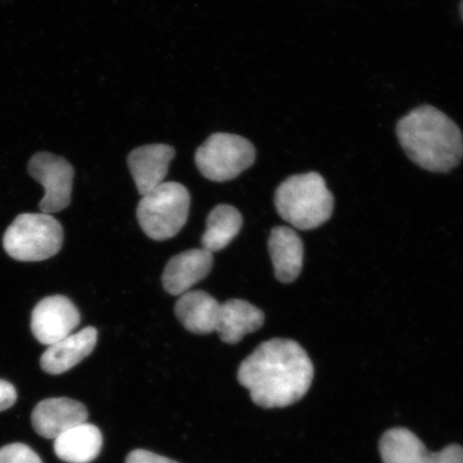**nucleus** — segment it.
Wrapping results in <instances>:
<instances>
[{
  "instance_id": "f257e3e1",
  "label": "nucleus",
  "mask_w": 463,
  "mask_h": 463,
  "mask_svg": "<svg viewBox=\"0 0 463 463\" xmlns=\"http://www.w3.org/2000/svg\"><path fill=\"white\" fill-rule=\"evenodd\" d=\"M314 375V364L297 341L276 338L260 344L241 363L237 379L258 407L276 409L303 399Z\"/></svg>"
},
{
  "instance_id": "f03ea898",
  "label": "nucleus",
  "mask_w": 463,
  "mask_h": 463,
  "mask_svg": "<svg viewBox=\"0 0 463 463\" xmlns=\"http://www.w3.org/2000/svg\"><path fill=\"white\" fill-rule=\"evenodd\" d=\"M397 136L408 157L427 171L449 172L463 158L459 127L431 106L416 108L399 120Z\"/></svg>"
},
{
  "instance_id": "7ed1b4c3",
  "label": "nucleus",
  "mask_w": 463,
  "mask_h": 463,
  "mask_svg": "<svg viewBox=\"0 0 463 463\" xmlns=\"http://www.w3.org/2000/svg\"><path fill=\"white\" fill-rule=\"evenodd\" d=\"M278 213L298 230H314L333 215L334 196L326 181L316 172L286 179L275 194Z\"/></svg>"
},
{
  "instance_id": "20e7f679",
  "label": "nucleus",
  "mask_w": 463,
  "mask_h": 463,
  "mask_svg": "<svg viewBox=\"0 0 463 463\" xmlns=\"http://www.w3.org/2000/svg\"><path fill=\"white\" fill-rule=\"evenodd\" d=\"M63 242V229L48 213H21L4 235L9 256L20 262H40L56 256Z\"/></svg>"
},
{
  "instance_id": "39448f33",
  "label": "nucleus",
  "mask_w": 463,
  "mask_h": 463,
  "mask_svg": "<svg viewBox=\"0 0 463 463\" xmlns=\"http://www.w3.org/2000/svg\"><path fill=\"white\" fill-rule=\"evenodd\" d=\"M190 194L184 184L169 182L143 195L137 208L140 227L149 239L166 241L176 236L186 224Z\"/></svg>"
},
{
  "instance_id": "423d86ee",
  "label": "nucleus",
  "mask_w": 463,
  "mask_h": 463,
  "mask_svg": "<svg viewBox=\"0 0 463 463\" xmlns=\"http://www.w3.org/2000/svg\"><path fill=\"white\" fill-rule=\"evenodd\" d=\"M256 160V149L245 137L215 133L203 143L195 154L202 175L213 182H228L241 175Z\"/></svg>"
},
{
  "instance_id": "0eeeda50",
  "label": "nucleus",
  "mask_w": 463,
  "mask_h": 463,
  "mask_svg": "<svg viewBox=\"0 0 463 463\" xmlns=\"http://www.w3.org/2000/svg\"><path fill=\"white\" fill-rule=\"evenodd\" d=\"M27 171L44 188L40 211L51 215L71 205L74 169L65 158L46 152L34 154L28 162Z\"/></svg>"
},
{
  "instance_id": "6e6552de",
  "label": "nucleus",
  "mask_w": 463,
  "mask_h": 463,
  "mask_svg": "<svg viewBox=\"0 0 463 463\" xmlns=\"http://www.w3.org/2000/svg\"><path fill=\"white\" fill-rule=\"evenodd\" d=\"M379 450L383 463H463V448L450 444L441 451L428 450L407 428H392L381 437Z\"/></svg>"
},
{
  "instance_id": "1a4fd4ad",
  "label": "nucleus",
  "mask_w": 463,
  "mask_h": 463,
  "mask_svg": "<svg viewBox=\"0 0 463 463\" xmlns=\"http://www.w3.org/2000/svg\"><path fill=\"white\" fill-rule=\"evenodd\" d=\"M77 306L63 295L45 298L34 307L32 314V332L40 344L52 345L80 326Z\"/></svg>"
},
{
  "instance_id": "9d476101",
  "label": "nucleus",
  "mask_w": 463,
  "mask_h": 463,
  "mask_svg": "<svg viewBox=\"0 0 463 463\" xmlns=\"http://www.w3.org/2000/svg\"><path fill=\"white\" fill-rule=\"evenodd\" d=\"M89 411L82 402L67 397L49 398L40 402L32 413L34 431L45 439H57L71 428L84 424Z\"/></svg>"
},
{
  "instance_id": "9b49d317",
  "label": "nucleus",
  "mask_w": 463,
  "mask_h": 463,
  "mask_svg": "<svg viewBox=\"0 0 463 463\" xmlns=\"http://www.w3.org/2000/svg\"><path fill=\"white\" fill-rule=\"evenodd\" d=\"M213 264V253L203 248L179 253L167 262L162 285L167 293L181 297L211 273Z\"/></svg>"
},
{
  "instance_id": "f8f14e48",
  "label": "nucleus",
  "mask_w": 463,
  "mask_h": 463,
  "mask_svg": "<svg viewBox=\"0 0 463 463\" xmlns=\"http://www.w3.org/2000/svg\"><path fill=\"white\" fill-rule=\"evenodd\" d=\"M175 150L166 144L146 145L132 150L128 166L142 196L165 183Z\"/></svg>"
},
{
  "instance_id": "ddd939ff",
  "label": "nucleus",
  "mask_w": 463,
  "mask_h": 463,
  "mask_svg": "<svg viewBox=\"0 0 463 463\" xmlns=\"http://www.w3.org/2000/svg\"><path fill=\"white\" fill-rule=\"evenodd\" d=\"M97 341L98 331L91 326L69 335L68 337L49 345L40 358V366L44 373L52 375L65 373L91 354Z\"/></svg>"
},
{
  "instance_id": "4468645a",
  "label": "nucleus",
  "mask_w": 463,
  "mask_h": 463,
  "mask_svg": "<svg viewBox=\"0 0 463 463\" xmlns=\"http://www.w3.org/2000/svg\"><path fill=\"white\" fill-rule=\"evenodd\" d=\"M269 251L277 279L282 283L297 280L304 260V244L297 232L288 227L271 230Z\"/></svg>"
},
{
  "instance_id": "2eb2a0df",
  "label": "nucleus",
  "mask_w": 463,
  "mask_h": 463,
  "mask_svg": "<svg viewBox=\"0 0 463 463\" xmlns=\"http://www.w3.org/2000/svg\"><path fill=\"white\" fill-rule=\"evenodd\" d=\"M265 316L258 307L244 299H230L220 306L216 332L228 345H236L246 335L263 326Z\"/></svg>"
},
{
  "instance_id": "dca6fc26",
  "label": "nucleus",
  "mask_w": 463,
  "mask_h": 463,
  "mask_svg": "<svg viewBox=\"0 0 463 463\" xmlns=\"http://www.w3.org/2000/svg\"><path fill=\"white\" fill-rule=\"evenodd\" d=\"M220 304L212 295L188 291L175 304L176 317L190 333L207 335L216 331Z\"/></svg>"
},
{
  "instance_id": "f3484780",
  "label": "nucleus",
  "mask_w": 463,
  "mask_h": 463,
  "mask_svg": "<svg viewBox=\"0 0 463 463\" xmlns=\"http://www.w3.org/2000/svg\"><path fill=\"white\" fill-rule=\"evenodd\" d=\"M103 438L99 428L84 422L55 439L58 458L68 463H90L99 456Z\"/></svg>"
},
{
  "instance_id": "a211bd4d",
  "label": "nucleus",
  "mask_w": 463,
  "mask_h": 463,
  "mask_svg": "<svg viewBox=\"0 0 463 463\" xmlns=\"http://www.w3.org/2000/svg\"><path fill=\"white\" fill-rule=\"evenodd\" d=\"M202 246L212 253L222 250L235 239L242 227V217L234 206L218 205L207 218Z\"/></svg>"
},
{
  "instance_id": "6ab92c4d",
  "label": "nucleus",
  "mask_w": 463,
  "mask_h": 463,
  "mask_svg": "<svg viewBox=\"0 0 463 463\" xmlns=\"http://www.w3.org/2000/svg\"><path fill=\"white\" fill-rule=\"evenodd\" d=\"M0 463H43L39 455L23 443L5 445L0 449Z\"/></svg>"
},
{
  "instance_id": "aec40b11",
  "label": "nucleus",
  "mask_w": 463,
  "mask_h": 463,
  "mask_svg": "<svg viewBox=\"0 0 463 463\" xmlns=\"http://www.w3.org/2000/svg\"><path fill=\"white\" fill-rule=\"evenodd\" d=\"M126 463H179L145 449H136L127 457Z\"/></svg>"
},
{
  "instance_id": "412c9836",
  "label": "nucleus",
  "mask_w": 463,
  "mask_h": 463,
  "mask_svg": "<svg viewBox=\"0 0 463 463\" xmlns=\"http://www.w3.org/2000/svg\"><path fill=\"white\" fill-rule=\"evenodd\" d=\"M15 387L5 380H0V412L14 407L16 402Z\"/></svg>"
},
{
  "instance_id": "4be33fe9",
  "label": "nucleus",
  "mask_w": 463,
  "mask_h": 463,
  "mask_svg": "<svg viewBox=\"0 0 463 463\" xmlns=\"http://www.w3.org/2000/svg\"><path fill=\"white\" fill-rule=\"evenodd\" d=\"M460 14H461V17L463 20V0H461V4H460Z\"/></svg>"
}]
</instances>
